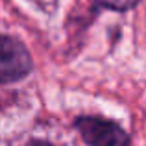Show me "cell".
I'll return each instance as SVG.
<instances>
[{"label": "cell", "instance_id": "cell-1", "mask_svg": "<svg viewBox=\"0 0 146 146\" xmlns=\"http://www.w3.org/2000/svg\"><path fill=\"white\" fill-rule=\"evenodd\" d=\"M74 126L89 146H131L128 133L113 120L100 117H78Z\"/></svg>", "mask_w": 146, "mask_h": 146}, {"label": "cell", "instance_id": "cell-2", "mask_svg": "<svg viewBox=\"0 0 146 146\" xmlns=\"http://www.w3.org/2000/svg\"><path fill=\"white\" fill-rule=\"evenodd\" d=\"M32 68H33L32 56L26 50V46L15 37L4 35L2 37V67H0L2 82L4 83L19 82V80L26 78L32 72Z\"/></svg>", "mask_w": 146, "mask_h": 146}, {"label": "cell", "instance_id": "cell-3", "mask_svg": "<svg viewBox=\"0 0 146 146\" xmlns=\"http://www.w3.org/2000/svg\"><path fill=\"white\" fill-rule=\"evenodd\" d=\"M137 4H139V0H96V6L111 11H128L135 7Z\"/></svg>", "mask_w": 146, "mask_h": 146}, {"label": "cell", "instance_id": "cell-4", "mask_svg": "<svg viewBox=\"0 0 146 146\" xmlns=\"http://www.w3.org/2000/svg\"><path fill=\"white\" fill-rule=\"evenodd\" d=\"M30 146H50L48 143H32Z\"/></svg>", "mask_w": 146, "mask_h": 146}]
</instances>
